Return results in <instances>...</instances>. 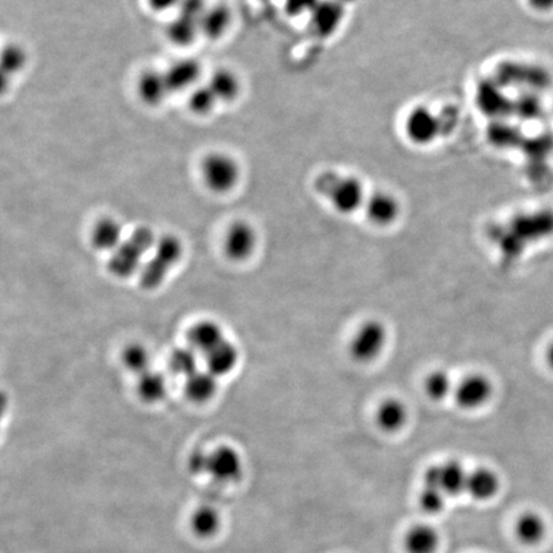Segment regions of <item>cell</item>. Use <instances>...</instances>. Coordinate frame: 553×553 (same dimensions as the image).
I'll return each mask as SVG.
<instances>
[{
	"mask_svg": "<svg viewBox=\"0 0 553 553\" xmlns=\"http://www.w3.org/2000/svg\"><path fill=\"white\" fill-rule=\"evenodd\" d=\"M515 536L521 545L539 546L547 536L545 518L537 511H525L515 523Z\"/></svg>",
	"mask_w": 553,
	"mask_h": 553,
	"instance_id": "obj_19",
	"label": "cell"
},
{
	"mask_svg": "<svg viewBox=\"0 0 553 553\" xmlns=\"http://www.w3.org/2000/svg\"><path fill=\"white\" fill-rule=\"evenodd\" d=\"M122 361L128 370L136 373L137 376H142L145 371L150 370L152 358L145 346L140 345V343H131L123 350Z\"/></svg>",
	"mask_w": 553,
	"mask_h": 553,
	"instance_id": "obj_31",
	"label": "cell"
},
{
	"mask_svg": "<svg viewBox=\"0 0 553 553\" xmlns=\"http://www.w3.org/2000/svg\"><path fill=\"white\" fill-rule=\"evenodd\" d=\"M343 17V9L333 0H321L311 12V25L321 36H328L339 29Z\"/></svg>",
	"mask_w": 553,
	"mask_h": 553,
	"instance_id": "obj_22",
	"label": "cell"
},
{
	"mask_svg": "<svg viewBox=\"0 0 553 553\" xmlns=\"http://www.w3.org/2000/svg\"><path fill=\"white\" fill-rule=\"evenodd\" d=\"M208 85L217 96L218 102H233L242 93V81L236 72L228 70V68L214 71L209 78Z\"/></svg>",
	"mask_w": 553,
	"mask_h": 553,
	"instance_id": "obj_24",
	"label": "cell"
},
{
	"mask_svg": "<svg viewBox=\"0 0 553 553\" xmlns=\"http://www.w3.org/2000/svg\"><path fill=\"white\" fill-rule=\"evenodd\" d=\"M181 0H148L149 7L158 14L171 11V9L178 8Z\"/></svg>",
	"mask_w": 553,
	"mask_h": 553,
	"instance_id": "obj_40",
	"label": "cell"
},
{
	"mask_svg": "<svg viewBox=\"0 0 553 553\" xmlns=\"http://www.w3.org/2000/svg\"><path fill=\"white\" fill-rule=\"evenodd\" d=\"M206 9L208 7H206L205 0H181L180 5H178V15L200 22V18L205 14Z\"/></svg>",
	"mask_w": 553,
	"mask_h": 553,
	"instance_id": "obj_36",
	"label": "cell"
},
{
	"mask_svg": "<svg viewBox=\"0 0 553 553\" xmlns=\"http://www.w3.org/2000/svg\"><path fill=\"white\" fill-rule=\"evenodd\" d=\"M546 362L549 369L553 371V341L549 343L548 348L546 350Z\"/></svg>",
	"mask_w": 553,
	"mask_h": 553,
	"instance_id": "obj_42",
	"label": "cell"
},
{
	"mask_svg": "<svg viewBox=\"0 0 553 553\" xmlns=\"http://www.w3.org/2000/svg\"><path fill=\"white\" fill-rule=\"evenodd\" d=\"M553 236V211L540 209L532 213L518 215L502 228L496 242L505 258L515 261L534 243L545 242Z\"/></svg>",
	"mask_w": 553,
	"mask_h": 553,
	"instance_id": "obj_1",
	"label": "cell"
},
{
	"mask_svg": "<svg viewBox=\"0 0 553 553\" xmlns=\"http://www.w3.org/2000/svg\"><path fill=\"white\" fill-rule=\"evenodd\" d=\"M506 81L517 85L530 87L534 90L546 89L551 85V74L539 65L511 64L504 67Z\"/></svg>",
	"mask_w": 553,
	"mask_h": 553,
	"instance_id": "obj_14",
	"label": "cell"
},
{
	"mask_svg": "<svg viewBox=\"0 0 553 553\" xmlns=\"http://www.w3.org/2000/svg\"><path fill=\"white\" fill-rule=\"evenodd\" d=\"M439 547V534L430 525H415L405 537L408 553H436Z\"/></svg>",
	"mask_w": 553,
	"mask_h": 553,
	"instance_id": "obj_25",
	"label": "cell"
},
{
	"mask_svg": "<svg viewBox=\"0 0 553 553\" xmlns=\"http://www.w3.org/2000/svg\"><path fill=\"white\" fill-rule=\"evenodd\" d=\"M405 133L411 143L428 145L439 135V120L432 111L426 107L414 108L406 117Z\"/></svg>",
	"mask_w": 553,
	"mask_h": 553,
	"instance_id": "obj_11",
	"label": "cell"
},
{
	"mask_svg": "<svg viewBox=\"0 0 553 553\" xmlns=\"http://www.w3.org/2000/svg\"><path fill=\"white\" fill-rule=\"evenodd\" d=\"M518 114L524 118H536L540 114V102L536 95H525L517 103Z\"/></svg>",
	"mask_w": 553,
	"mask_h": 553,
	"instance_id": "obj_38",
	"label": "cell"
},
{
	"mask_svg": "<svg viewBox=\"0 0 553 553\" xmlns=\"http://www.w3.org/2000/svg\"><path fill=\"white\" fill-rule=\"evenodd\" d=\"M224 340L226 339L220 324L212 321H202L193 324L187 333L190 348L195 350L198 354H208Z\"/></svg>",
	"mask_w": 553,
	"mask_h": 553,
	"instance_id": "obj_18",
	"label": "cell"
},
{
	"mask_svg": "<svg viewBox=\"0 0 553 553\" xmlns=\"http://www.w3.org/2000/svg\"><path fill=\"white\" fill-rule=\"evenodd\" d=\"M320 192L340 214H352L364 208V186L356 177L333 176L328 174L326 180L320 181Z\"/></svg>",
	"mask_w": 553,
	"mask_h": 553,
	"instance_id": "obj_4",
	"label": "cell"
},
{
	"mask_svg": "<svg viewBox=\"0 0 553 553\" xmlns=\"http://www.w3.org/2000/svg\"><path fill=\"white\" fill-rule=\"evenodd\" d=\"M202 181L211 192L226 193L233 190L242 177V170L233 156L226 153H211L202 159Z\"/></svg>",
	"mask_w": 553,
	"mask_h": 553,
	"instance_id": "obj_6",
	"label": "cell"
},
{
	"mask_svg": "<svg viewBox=\"0 0 553 553\" xmlns=\"http://www.w3.org/2000/svg\"><path fill=\"white\" fill-rule=\"evenodd\" d=\"M365 215L377 227H389L399 220L401 205L398 198L387 192H377L369 195L364 204Z\"/></svg>",
	"mask_w": 553,
	"mask_h": 553,
	"instance_id": "obj_9",
	"label": "cell"
},
{
	"mask_svg": "<svg viewBox=\"0 0 553 553\" xmlns=\"http://www.w3.org/2000/svg\"><path fill=\"white\" fill-rule=\"evenodd\" d=\"M455 384L446 370H433L424 380V393L432 401H443L454 395Z\"/></svg>",
	"mask_w": 553,
	"mask_h": 553,
	"instance_id": "obj_29",
	"label": "cell"
},
{
	"mask_svg": "<svg viewBox=\"0 0 553 553\" xmlns=\"http://www.w3.org/2000/svg\"><path fill=\"white\" fill-rule=\"evenodd\" d=\"M200 35L199 21L178 15L167 26V36L178 46H189Z\"/></svg>",
	"mask_w": 553,
	"mask_h": 553,
	"instance_id": "obj_28",
	"label": "cell"
},
{
	"mask_svg": "<svg viewBox=\"0 0 553 553\" xmlns=\"http://www.w3.org/2000/svg\"><path fill=\"white\" fill-rule=\"evenodd\" d=\"M232 24V14L230 8L223 5L208 7L202 17L200 18V34L211 40H217L223 36Z\"/></svg>",
	"mask_w": 553,
	"mask_h": 553,
	"instance_id": "obj_21",
	"label": "cell"
},
{
	"mask_svg": "<svg viewBox=\"0 0 553 553\" xmlns=\"http://www.w3.org/2000/svg\"><path fill=\"white\" fill-rule=\"evenodd\" d=\"M242 473V460L239 452L230 446H221L209 454L208 474L221 482H233Z\"/></svg>",
	"mask_w": 553,
	"mask_h": 553,
	"instance_id": "obj_12",
	"label": "cell"
},
{
	"mask_svg": "<svg viewBox=\"0 0 553 553\" xmlns=\"http://www.w3.org/2000/svg\"><path fill=\"white\" fill-rule=\"evenodd\" d=\"M183 252V243L173 234H164L158 239L152 258L143 262L139 272L143 289L154 290L161 286L172 268L180 261Z\"/></svg>",
	"mask_w": 553,
	"mask_h": 553,
	"instance_id": "obj_3",
	"label": "cell"
},
{
	"mask_svg": "<svg viewBox=\"0 0 553 553\" xmlns=\"http://www.w3.org/2000/svg\"><path fill=\"white\" fill-rule=\"evenodd\" d=\"M220 515L211 508H202L193 512L192 527L200 537H212L220 528Z\"/></svg>",
	"mask_w": 553,
	"mask_h": 553,
	"instance_id": "obj_32",
	"label": "cell"
},
{
	"mask_svg": "<svg viewBox=\"0 0 553 553\" xmlns=\"http://www.w3.org/2000/svg\"><path fill=\"white\" fill-rule=\"evenodd\" d=\"M321 0H286L284 11L292 17H299L305 14H311Z\"/></svg>",
	"mask_w": 553,
	"mask_h": 553,
	"instance_id": "obj_37",
	"label": "cell"
},
{
	"mask_svg": "<svg viewBox=\"0 0 553 553\" xmlns=\"http://www.w3.org/2000/svg\"><path fill=\"white\" fill-rule=\"evenodd\" d=\"M170 369L172 373L180 377L193 376L198 371V352L187 346L174 350L170 358Z\"/></svg>",
	"mask_w": 553,
	"mask_h": 553,
	"instance_id": "obj_30",
	"label": "cell"
},
{
	"mask_svg": "<svg viewBox=\"0 0 553 553\" xmlns=\"http://www.w3.org/2000/svg\"><path fill=\"white\" fill-rule=\"evenodd\" d=\"M217 387V377L208 370L195 371L184 380V392L187 398L195 402H205L213 398Z\"/></svg>",
	"mask_w": 553,
	"mask_h": 553,
	"instance_id": "obj_26",
	"label": "cell"
},
{
	"mask_svg": "<svg viewBox=\"0 0 553 553\" xmlns=\"http://www.w3.org/2000/svg\"><path fill=\"white\" fill-rule=\"evenodd\" d=\"M530 7L539 12H548L553 9V0H528Z\"/></svg>",
	"mask_w": 553,
	"mask_h": 553,
	"instance_id": "obj_41",
	"label": "cell"
},
{
	"mask_svg": "<svg viewBox=\"0 0 553 553\" xmlns=\"http://www.w3.org/2000/svg\"><path fill=\"white\" fill-rule=\"evenodd\" d=\"M27 64V54L25 49L17 44H9L2 52L3 76L15 74L24 70Z\"/></svg>",
	"mask_w": 553,
	"mask_h": 553,
	"instance_id": "obj_34",
	"label": "cell"
},
{
	"mask_svg": "<svg viewBox=\"0 0 553 553\" xmlns=\"http://www.w3.org/2000/svg\"><path fill=\"white\" fill-rule=\"evenodd\" d=\"M137 94L143 104L158 107L171 94L164 72L146 70L137 80Z\"/></svg>",
	"mask_w": 553,
	"mask_h": 553,
	"instance_id": "obj_13",
	"label": "cell"
},
{
	"mask_svg": "<svg viewBox=\"0 0 553 553\" xmlns=\"http://www.w3.org/2000/svg\"><path fill=\"white\" fill-rule=\"evenodd\" d=\"M493 383L486 374L470 373L455 384L456 405L465 411H476L490 401L493 396Z\"/></svg>",
	"mask_w": 553,
	"mask_h": 553,
	"instance_id": "obj_8",
	"label": "cell"
},
{
	"mask_svg": "<svg viewBox=\"0 0 553 553\" xmlns=\"http://www.w3.org/2000/svg\"><path fill=\"white\" fill-rule=\"evenodd\" d=\"M209 467V454L202 449H196L193 451L189 459V468L193 474H204L208 473Z\"/></svg>",
	"mask_w": 553,
	"mask_h": 553,
	"instance_id": "obj_39",
	"label": "cell"
},
{
	"mask_svg": "<svg viewBox=\"0 0 553 553\" xmlns=\"http://www.w3.org/2000/svg\"><path fill=\"white\" fill-rule=\"evenodd\" d=\"M239 349L230 341L224 340L217 348L205 354L206 370L215 377L227 376L239 362Z\"/></svg>",
	"mask_w": 553,
	"mask_h": 553,
	"instance_id": "obj_20",
	"label": "cell"
},
{
	"mask_svg": "<svg viewBox=\"0 0 553 553\" xmlns=\"http://www.w3.org/2000/svg\"><path fill=\"white\" fill-rule=\"evenodd\" d=\"M409 420L408 406L401 400L390 398L378 406L376 423L386 433L400 432Z\"/></svg>",
	"mask_w": 553,
	"mask_h": 553,
	"instance_id": "obj_17",
	"label": "cell"
},
{
	"mask_svg": "<svg viewBox=\"0 0 553 553\" xmlns=\"http://www.w3.org/2000/svg\"><path fill=\"white\" fill-rule=\"evenodd\" d=\"M218 99L209 85H199L193 89L189 96V108L193 114L206 115L217 105Z\"/></svg>",
	"mask_w": 553,
	"mask_h": 553,
	"instance_id": "obj_33",
	"label": "cell"
},
{
	"mask_svg": "<svg viewBox=\"0 0 553 553\" xmlns=\"http://www.w3.org/2000/svg\"><path fill=\"white\" fill-rule=\"evenodd\" d=\"M389 343V330L383 321H365L356 328L349 342V354L359 364H370L382 356Z\"/></svg>",
	"mask_w": 553,
	"mask_h": 553,
	"instance_id": "obj_5",
	"label": "cell"
},
{
	"mask_svg": "<svg viewBox=\"0 0 553 553\" xmlns=\"http://www.w3.org/2000/svg\"><path fill=\"white\" fill-rule=\"evenodd\" d=\"M447 496L442 490L430 489V487H423L421 489L419 502L423 511L430 515L440 514L445 509Z\"/></svg>",
	"mask_w": 553,
	"mask_h": 553,
	"instance_id": "obj_35",
	"label": "cell"
},
{
	"mask_svg": "<svg viewBox=\"0 0 553 553\" xmlns=\"http://www.w3.org/2000/svg\"><path fill=\"white\" fill-rule=\"evenodd\" d=\"M258 236L252 224L245 221H237L228 228L224 239V250L228 258L242 262L254 252Z\"/></svg>",
	"mask_w": 553,
	"mask_h": 553,
	"instance_id": "obj_10",
	"label": "cell"
},
{
	"mask_svg": "<svg viewBox=\"0 0 553 553\" xmlns=\"http://www.w3.org/2000/svg\"><path fill=\"white\" fill-rule=\"evenodd\" d=\"M202 64L196 59L184 58L172 64L164 72L171 94L195 87L202 77Z\"/></svg>",
	"mask_w": 553,
	"mask_h": 553,
	"instance_id": "obj_15",
	"label": "cell"
},
{
	"mask_svg": "<svg viewBox=\"0 0 553 553\" xmlns=\"http://www.w3.org/2000/svg\"><path fill=\"white\" fill-rule=\"evenodd\" d=\"M123 228L114 218H103L93 228L92 242L102 252H114L123 242Z\"/></svg>",
	"mask_w": 553,
	"mask_h": 553,
	"instance_id": "obj_23",
	"label": "cell"
},
{
	"mask_svg": "<svg viewBox=\"0 0 553 553\" xmlns=\"http://www.w3.org/2000/svg\"><path fill=\"white\" fill-rule=\"evenodd\" d=\"M168 392V382L163 374L150 370L139 376L137 393L145 402H159L165 398Z\"/></svg>",
	"mask_w": 553,
	"mask_h": 553,
	"instance_id": "obj_27",
	"label": "cell"
},
{
	"mask_svg": "<svg viewBox=\"0 0 553 553\" xmlns=\"http://www.w3.org/2000/svg\"><path fill=\"white\" fill-rule=\"evenodd\" d=\"M158 239L152 228L137 227L133 234L114 250L108 262V270L115 277L126 278L140 272L143 258L153 252Z\"/></svg>",
	"mask_w": 553,
	"mask_h": 553,
	"instance_id": "obj_2",
	"label": "cell"
},
{
	"mask_svg": "<svg viewBox=\"0 0 553 553\" xmlns=\"http://www.w3.org/2000/svg\"><path fill=\"white\" fill-rule=\"evenodd\" d=\"M469 473L458 460H447L432 465L424 474V486L442 490L447 497L467 492Z\"/></svg>",
	"mask_w": 553,
	"mask_h": 553,
	"instance_id": "obj_7",
	"label": "cell"
},
{
	"mask_svg": "<svg viewBox=\"0 0 553 553\" xmlns=\"http://www.w3.org/2000/svg\"><path fill=\"white\" fill-rule=\"evenodd\" d=\"M501 489V479L492 469H474L468 476L467 492L478 501H489Z\"/></svg>",
	"mask_w": 553,
	"mask_h": 553,
	"instance_id": "obj_16",
	"label": "cell"
}]
</instances>
